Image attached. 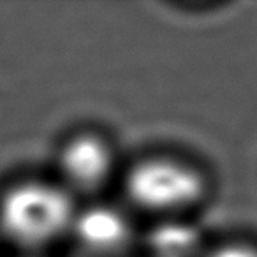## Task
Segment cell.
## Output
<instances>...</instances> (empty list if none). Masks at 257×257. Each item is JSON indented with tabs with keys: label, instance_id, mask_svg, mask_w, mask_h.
<instances>
[{
	"label": "cell",
	"instance_id": "obj_1",
	"mask_svg": "<svg viewBox=\"0 0 257 257\" xmlns=\"http://www.w3.org/2000/svg\"><path fill=\"white\" fill-rule=\"evenodd\" d=\"M0 222L15 241L43 245L71 227L74 210L71 199L57 187L27 183L13 189L4 197Z\"/></svg>",
	"mask_w": 257,
	"mask_h": 257
},
{
	"label": "cell",
	"instance_id": "obj_2",
	"mask_svg": "<svg viewBox=\"0 0 257 257\" xmlns=\"http://www.w3.org/2000/svg\"><path fill=\"white\" fill-rule=\"evenodd\" d=\"M127 190L138 204L150 210H175L203 192L199 175L171 161H148L128 175Z\"/></svg>",
	"mask_w": 257,
	"mask_h": 257
},
{
	"label": "cell",
	"instance_id": "obj_3",
	"mask_svg": "<svg viewBox=\"0 0 257 257\" xmlns=\"http://www.w3.org/2000/svg\"><path fill=\"white\" fill-rule=\"evenodd\" d=\"M62 169L74 185L83 189L99 185L109 175V148L97 138H78L65 147L62 154Z\"/></svg>",
	"mask_w": 257,
	"mask_h": 257
},
{
	"label": "cell",
	"instance_id": "obj_4",
	"mask_svg": "<svg viewBox=\"0 0 257 257\" xmlns=\"http://www.w3.org/2000/svg\"><path fill=\"white\" fill-rule=\"evenodd\" d=\"M79 241L97 253H109L125 245L128 238V224L116 210L92 208L72 222Z\"/></svg>",
	"mask_w": 257,
	"mask_h": 257
},
{
	"label": "cell",
	"instance_id": "obj_5",
	"mask_svg": "<svg viewBox=\"0 0 257 257\" xmlns=\"http://www.w3.org/2000/svg\"><path fill=\"white\" fill-rule=\"evenodd\" d=\"M197 234L190 225L173 224L161 227L152 238L154 252L159 257H190L197 248Z\"/></svg>",
	"mask_w": 257,
	"mask_h": 257
},
{
	"label": "cell",
	"instance_id": "obj_6",
	"mask_svg": "<svg viewBox=\"0 0 257 257\" xmlns=\"http://www.w3.org/2000/svg\"><path fill=\"white\" fill-rule=\"evenodd\" d=\"M211 257H257V252L246 246H227L215 252Z\"/></svg>",
	"mask_w": 257,
	"mask_h": 257
}]
</instances>
